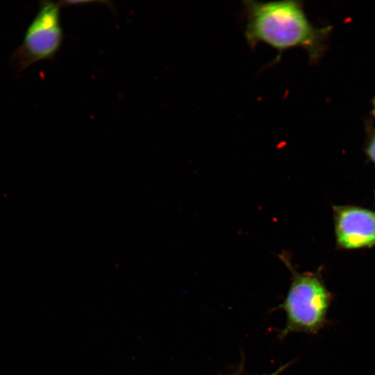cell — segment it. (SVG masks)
Masks as SVG:
<instances>
[{
	"label": "cell",
	"instance_id": "cell-3",
	"mask_svg": "<svg viewBox=\"0 0 375 375\" xmlns=\"http://www.w3.org/2000/svg\"><path fill=\"white\" fill-rule=\"evenodd\" d=\"M62 6V2L40 1L39 10L27 27L21 44L10 56V62L18 72L39 61L51 60L58 53L63 40Z\"/></svg>",
	"mask_w": 375,
	"mask_h": 375
},
{
	"label": "cell",
	"instance_id": "cell-6",
	"mask_svg": "<svg viewBox=\"0 0 375 375\" xmlns=\"http://www.w3.org/2000/svg\"><path fill=\"white\" fill-rule=\"evenodd\" d=\"M373 106H374V115H375V99L374 100Z\"/></svg>",
	"mask_w": 375,
	"mask_h": 375
},
{
	"label": "cell",
	"instance_id": "cell-2",
	"mask_svg": "<svg viewBox=\"0 0 375 375\" xmlns=\"http://www.w3.org/2000/svg\"><path fill=\"white\" fill-rule=\"evenodd\" d=\"M290 268L292 282L279 306L286 315L285 326L281 335L283 338L295 332L317 334L327 323L331 295L317 276L299 273Z\"/></svg>",
	"mask_w": 375,
	"mask_h": 375
},
{
	"label": "cell",
	"instance_id": "cell-5",
	"mask_svg": "<svg viewBox=\"0 0 375 375\" xmlns=\"http://www.w3.org/2000/svg\"><path fill=\"white\" fill-rule=\"evenodd\" d=\"M367 152L371 159L375 162V138L369 142Z\"/></svg>",
	"mask_w": 375,
	"mask_h": 375
},
{
	"label": "cell",
	"instance_id": "cell-1",
	"mask_svg": "<svg viewBox=\"0 0 375 375\" xmlns=\"http://www.w3.org/2000/svg\"><path fill=\"white\" fill-rule=\"evenodd\" d=\"M246 19L244 35L254 49L264 43L278 51L279 60L283 51L301 47L310 58L319 56L323 33L309 22L301 2L294 0L243 2Z\"/></svg>",
	"mask_w": 375,
	"mask_h": 375
},
{
	"label": "cell",
	"instance_id": "cell-4",
	"mask_svg": "<svg viewBox=\"0 0 375 375\" xmlns=\"http://www.w3.org/2000/svg\"><path fill=\"white\" fill-rule=\"evenodd\" d=\"M335 231L338 244L345 249H358L375 244V212L356 207H342L336 212Z\"/></svg>",
	"mask_w": 375,
	"mask_h": 375
}]
</instances>
